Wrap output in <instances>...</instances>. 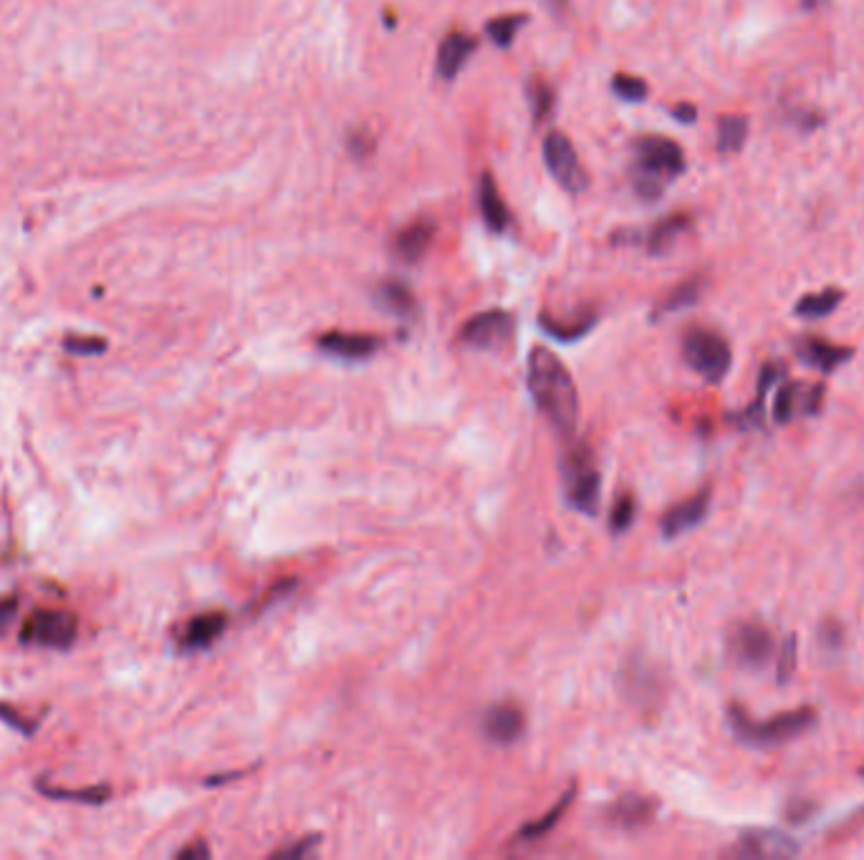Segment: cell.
<instances>
[{"instance_id": "obj_1", "label": "cell", "mask_w": 864, "mask_h": 860, "mask_svg": "<svg viewBox=\"0 0 864 860\" xmlns=\"http://www.w3.org/2000/svg\"><path fill=\"white\" fill-rule=\"evenodd\" d=\"M526 381L538 412L559 434H575L579 424V391L559 356L544 346L528 354Z\"/></svg>"}, {"instance_id": "obj_2", "label": "cell", "mask_w": 864, "mask_h": 860, "mask_svg": "<svg viewBox=\"0 0 864 860\" xmlns=\"http://www.w3.org/2000/svg\"><path fill=\"white\" fill-rule=\"evenodd\" d=\"M685 172V154L678 141L668 137H643L635 141L633 182L643 199H658L664 182Z\"/></svg>"}, {"instance_id": "obj_3", "label": "cell", "mask_w": 864, "mask_h": 860, "mask_svg": "<svg viewBox=\"0 0 864 860\" xmlns=\"http://www.w3.org/2000/svg\"><path fill=\"white\" fill-rule=\"evenodd\" d=\"M728 720L730 726H734L736 737L741 739L743 745L771 749L786 745V742H792L796 737H802L804 732H809L811 726L817 724V712L809 707H802L794 709V712L771 716L766 722H755L753 716L746 714L741 707L734 704L728 709Z\"/></svg>"}, {"instance_id": "obj_4", "label": "cell", "mask_w": 864, "mask_h": 860, "mask_svg": "<svg viewBox=\"0 0 864 860\" xmlns=\"http://www.w3.org/2000/svg\"><path fill=\"white\" fill-rule=\"evenodd\" d=\"M561 478L571 507H577L579 513L589 517L600 513L602 478L600 470H596L592 449L587 445H577L575 449H569L561 459Z\"/></svg>"}, {"instance_id": "obj_5", "label": "cell", "mask_w": 864, "mask_h": 860, "mask_svg": "<svg viewBox=\"0 0 864 860\" xmlns=\"http://www.w3.org/2000/svg\"><path fill=\"white\" fill-rule=\"evenodd\" d=\"M683 356L687 366L710 383L723 381L730 371V362H734L728 341L710 329L687 331L683 339Z\"/></svg>"}, {"instance_id": "obj_6", "label": "cell", "mask_w": 864, "mask_h": 860, "mask_svg": "<svg viewBox=\"0 0 864 860\" xmlns=\"http://www.w3.org/2000/svg\"><path fill=\"white\" fill-rule=\"evenodd\" d=\"M544 162L548 174L571 195H581V192L589 190V172L581 164L577 149L567 135H561V131L546 135Z\"/></svg>"}, {"instance_id": "obj_7", "label": "cell", "mask_w": 864, "mask_h": 860, "mask_svg": "<svg viewBox=\"0 0 864 860\" xmlns=\"http://www.w3.org/2000/svg\"><path fill=\"white\" fill-rule=\"evenodd\" d=\"M516 336V319L509 311H484L463 325L461 344L478 351H501Z\"/></svg>"}, {"instance_id": "obj_8", "label": "cell", "mask_w": 864, "mask_h": 860, "mask_svg": "<svg viewBox=\"0 0 864 860\" xmlns=\"http://www.w3.org/2000/svg\"><path fill=\"white\" fill-rule=\"evenodd\" d=\"M77 631H79V623L71 614L52 611V608H46V611L31 614V619L23 623L21 637H23V641H26V644L48 646V649H66V646L73 644Z\"/></svg>"}, {"instance_id": "obj_9", "label": "cell", "mask_w": 864, "mask_h": 860, "mask_svg": "<svg viewBox=\"0 0 864 860\" xmlns=\"http://www.w3.org/2000/svg\"><path fill=\"white\" fill-rule=\"evenodd\" d=\"M730 654L746 669H763L774 658V637L761 623H741L730 633Z\"/></svg>"}, {"instance_id": "obj_10", "label": "cell", "mask_w": 864, "mask_h": 860, "mask_svg": "<svg viewBox=\"0 0 864 860\" xmlns=\"http://www.w3.org/2000/svg\"><path fill=\"white\" fill-rule=\"evenodd\" d=\"M741 858H792L799 856V842L784 830L763 828V830H749L741 835L738 846L734 850Z\"/></svg>"}, {"instance_id": "obj_11", "label": "cell", "mask_w": 864, "mask_h": 860, "mask_svg": "<svg viewBox=\"0 0 864 860\" xmlns=\"http://www.w3.org/2000/svg\"><path fill=\"white\" fill-rule=\"evenodd\" d=\"M526 732V714L513 701L490 707L484 716V734L493 745H513Z\"/></svg>"}, {"instance_id": "obj_12", "label": "cell", "mask_w": 864, "mask_h": 860, "mask_svg": "<svg viewBox=\"0 0 864 860\" xmlns=\"http://www.w3.org/2000/svg\"><path fill=\"white\" fill-rule=\"evenodd\" d=\"M317 346L323 354L344 358V362H362V358L375 356L382 348V339L372 336V333H344V331H329L321 333Z\"/></svg>"}, {"instance_id": "obj_13", "label": "cell", "mask_w": 864, "mask_h": 860, "mask_svg": "<svg viewBox=\"0 0 864 860\" xmlns=\"http://www.w3.org/2000/svg\"><path fill=\"white\" fill-rule=\"evenodd\" d=\"M710 507V490H701L697 495L683 500V503L672 505L668 513L662 515V536L664 538H678L683 532H691L705 520Z\"/></svg>"}, {"instance_id": "obj_14", "label": "cell", "mask_w": 864, "mask_h": 860, "mask_svg": "<svg viewBox=\"0 0 864 860\" xmlns=\"http://www.w3.org/2000/svg\"><path fill=\"white\" fill-rule=\"evenodd\" d=\"M794 348L796 356H799L804 364H809L811 369H817L821 374H832L834 369H839V366L852 358V348L834 346L825 339H814V336L799 339L794 344Z\"/></svg>"}, {"instance_id": "obj_15", "label": "cell", "mask_w": 864, "mask_h": 860, "mask_svg": "<svg viewBox=\"0 0 864 860\" xmlns=\"http://www.w3.org/2000/svg\"><path fill=\"white\" fill-rule=\"evenodd\" d=\"M228 629V616L220 611L201 614L195 619L185 623V629L180 631V649L182 651H203L213 646Z\"/></svg>"}, {"instance_id": "obj_16", "label": "cell", "mask_w": 864, "mask_h": 860, "mask_svg": "<svg viewBox=\"0 0 864 860\" xmlns=\"http://www.w3.org/2000/svg\"><path fill=\"white\" fill-rule=\"evenodd\" d=\"M478 48V41L465 36L461 31H453L447 33L443 38V44L437 48V77L445 79V81H453L458 73L463 71L465 61H468L470 54Z\"/></svg>"}, {"instance_id": "obj_17", "label": "cell", "mask_w": 864, "mask_h": 860, "mask_svg": "<svg viewBox=\"0 0 864 860\" xmlns=\"http://www.w3.org/2000/svg\"><path fill=\"white\" fill-rule=\"evenodd\" d=\"M432 238H435V222L414 220L395 236V255L405 263H418L428 253Z\"/></svg>"}, {"instance_id": "obj_18", "label": "cell", "mask_w": 864, "mask_h": 860, "mask_svg": "<svg viewBox=\"0 0 864 860\" xmlns=\"http://www.w3.org/2000/svg\"><path fill=\"white\" fill-rule=\"evenodd\" d=\"M478 205H480V215H484L488 230L503 232L505 228H509L511 213L503 203L501 192H498V187H496L493 174H488V172L478 182Z\"/></svg>"}, {"instance_id": "obj_19", "label": "cell", "mask_w": 864, "mask_h": 860, "mask_svg": "<svg viewBox=\"0 0 864 860\" xmlns=\"http://www.w3.org/2000/svg\"><path fill=\"white\" fill-rule=\"evenodd\" d=\"M375 300L379 308H385L387 313L397 316V319H412L414 311H418V300H414L410 286L402 280L379 283V288L375 290Z\"/></svg>"}, {"instance_id": "obj_20", "label": "cell", "mask_w": 864, "mask_h": 860, "mask_svg": "<svg viewBox=\"0 0 864 860\" xmlns=\"http://www.w3.org/2000/svg\"><path fill=\"white\" fill-rule=\"evenodd\" d=\"M691 228V215L678 213L670 217H662L660 222H655V228L647 232V250L652 255H662L675 245V240L683 236V232Z\"/></svg>"}, {"instance_id": "obj_21", "label": "cell", "mask_w": 864, "mask_h": 860, "mask_svg": "<svg viewBox=\"0 0 864 860\" xmlns=\"http://www.w3.org/2000/svg\"><path fill=\"white\" fill-rule=\"evenodd\" d=\"M655 803L650 798L639 795H625L612 807V823L622 825V828H639V825L650 823Z\"/></svg>"}, {"instance_id": "obj_22", "label": "cell", "mask_w": 864, "mask_h": 860, "mask_svg": "<svg viewBox=\"0 0 864 860\" xmlns=\"http://www.w3.org/2000/svg\"><path fill=\"white\" fill-rule=\"evenodd\" d=\"M703 296V278H691V280H683L680 286H675L670 290L668 296L660 300L658 311L655 316H670V313H678V311H685V308L695 306L697 300Z\"/></svg>"}, {"instance_id": "obj_23", "label": "cell", "mask_w": 864, "mask_h": 860, "mask_svg": "<svg viewBox=\"0 0 864 860\" xmlns=\"http://www.w3.org/2000/svg\"><path fill=\"white\" fill-rule=\"evenodd\" d=\"M844 294L837 288H825V290H817V294H809L804 296L799 303H796V316H802V319H825V316L834 313L839 303H842Z\"/></svg>"}, {"instance_id": "obj_24", "label": "cell", "mask_w": 864, "mask_h": 860, "mask_svg": "<svg viewBox=\"0 0 864 860\" xmlns=\"http://www.w3.org/2000/svg\"><path fill=\"white\" fill-rule=\"evenodd\" d=\"M749 137V119L746 116H723L718 119V152H741Z\"/></svg>"}, {"instance_id": "obj_25", "label": "cell", "mask_w": 864, "mask_h": 860, "mask_svg": "<svg viewBox=\"0 0 864 860\" xmlns=\"http://www.w3.org/2000/svg\"><path fill=\"white\" fill-rule=\"evenodd\" d=\"M594 323H596V316L592 311L581 313L579 319L569 321V323H561V321H556V319H548V316H542L544 331L548 333V336H554V339H559V341H577L581 336H587V333L592 331Z\"/></svg>"}, {"instance_id": "obj_26", "label": "cell", "mask_w": 864, "mask_h": 860, "mask_svg": "<svg viewBox=\"0 0 864 860\" xmlns=\"http://www.w3.org/2000/svg\"><path fill=\"white\" fill-rule=\"evenodd\" d=\"M571 798H575V790H569L567 795H564L559 803H556V807H552L548 810V813L544 815V817H538V821H534V823H528L526 828H523L521 833H519V838L521 840H526V842H531V840H536V838H542V835H546L548 830L554 828L556 823H559V817L567 813V807H569V803H571Z\"/></svg>"}, {"instance_id": "obj_27", "label": "cell", "mask_w": 864, "mask_h": 860, "mask_svg": "<svg viewBox=\"0 0 864 860\" xmlns=\"http://www.w3.org/2000/svg\"><path fill=\"white\" fill-rule=\"evenodd\" d=\"M526 21H528L526 15H521V13L519 15H501V19H493L488 23L486 33L498 48H509Z\"/></svg>"}, {"instance_id": "obj_28", "label": "cell", "mask_w": 864, "mask_h": 860, "mask_svg": "<svg viewBox=\"0 0 864 860\" xmlns=\"http://www.w3.org/2000/svg\"><path fill=\"white\" fill-rule=\"evenodd\" d=\"M528 102H531V116L536 124L548 119V114L554 112V89L546 81H531L528 83Z\"/></svg>"}, {"instance_id": "obj_29", "label": "cell", "mask_w": 864, "mask_h": 860, "mask_svg": "<svg viewBox=\"0 0 864 860\" xmlns=\"http://www.w3.org/2000/svg\"><path fill=\"white\" fill-rule=\"evenodd\" d=\"M612 91L627 104L645 102L647 94H650V89H647V83L643 79L627 77V73H617V77L612 79Z\"/></svg>"}, {"instance_id": "obj_30", "label": "cell", "mask_w": 864, "mask_h": 860, "mask_svg": "<svg viewBox=\"0 0 864 860\" xmlns=\"http://www.w3.org/2000/svg\"><path fill=\"white\" fill-rule=\"evenodd\" d=\"M809 394V389H802V387H796V383H788V387H784L778 391V397H776V409H774V414H776V420L778 422H788L794 416V412H796V402H802L804 397ZM809 402V399H807Z\"/></svg>"}, {"instance_id": "obj_31", "label": "cell", "mask_w": 864, "mask_h": 860, "mask_svg": "<svg viewBox=\"0 0 864 860\" xmlns=\"http://www.w3.org/2000/svg\"><path fill=\"white\" fill-rule=\"evenodd\" d=\"M635 513H637V503L633 495H622L617 503L612 507V515H610V528L612 532H625L629 530V525L635 523Z\"/></svg>"}, {"instance_id": "obj_32", "label": "cell", "mask_w": 864, "mask_h": 860, "mask_svg": "<svg viewBox=\"0 0 864 860\" xmlns=\"http://www.w3.org/2000/svg\"><path fill=\"white\" fill-rule=\"evenodd\" d=\"M794 649H796V641L788 639L786 646H784V654H781V664H778V679L786 681L788 674L794 669Z\"/></svg>"}, {"instance_id": "obj_33", "label": "cell", "mask_w": 864, "mask_h": 860, "mask_svg": "<svg viewBox=\"0 0 864 860\" xmlns=\"http://www.w3.org/2000/svg\"><path fill=\"white\" fill-rule=\"evenodd\" d=\"M317 842H319L317 838H304L302 842H298V846H288V848H284V850H278L276 858H302V856H306V853H311Z\"/></svg>"}, {"instance_id": "obj_34", "label": "cell", "mask_w": 864, "mask_h": 860, "mask_svg": "<svg viewBox=\"0 0 864 860\" xmlns=\"http://www.w3.org/2000/svg\"><path fill=\"white\" fill-rule=\"evenodd\" d=\"M672 116H675V119L683 122V124H693L697 112H695L693 104H678L675 108H672Z\"/></svg>"}, {"instance_id": "obj_35", "label": "cell", "mask_w": 864, "mask_h": 860, "mask_svg": "<svg viewBox=\"0 0 864 860\" xmlns=\"http://www.w3.org/2000/svg\"><path fill=\"white\" fill-rule=\"evenodd\" d=\"M207 856H211V850H207L203 842H201V846L185 848V850H180V853H178V858H207Z\"/></svg>"}, {"instance_id": "obj_36", "label": "cell", "mask_w": 864, "mask_h": 860, "mask_svg": "<svg viewBox=\"0 0 864 860\" xmlns=\"http://www.w3.org/2000/svg\"><path fill=\"white\" fill-rule=\"evenodd\" d=\"M546 3H548V8H552L554 13H561L564 8L569 5V0H546Z\"/></svg>"}, {"instance_id": "obj_37", "label": "cell", "mask_w": 864, "mask_h": 860, "mask_svg": "<svg viewBox=\"0 0 864 860\" xmlns=\"http://www.w3.org/2000/svg\"><path fill=\"white\" fill-rule=\"evenodd\" d=\"M860 775H862V778H864V765H862V767H860Z\"/></svg>"}]
</instances>
